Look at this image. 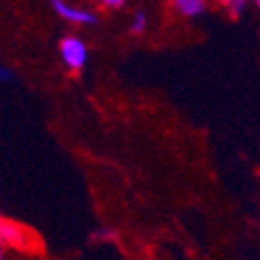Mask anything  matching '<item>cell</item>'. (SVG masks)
<instances>
[{
	"label": "cell",
	"instance_id": "cell-1",
	"mask_svg": "<svg viewBox=\"0 0 260 260\" xmlns=\"http://www.w3.org/2000/svg\"><path fill=\"white\" fill-rule=\"evenodd\" d=\"M58 50H60V58L64 62V67L71 71H81L88 64L90 50H88V44L79 36H62Z\"/></svg>",
	"mask_w": 260,
	"mask_h": 260
},
{
	"label": "cell",
	"instance_id": "cell-2",
	"mask_svg": "<svg viewBox=\"0 0 260 260\" xmlns=\"http://www.w3.org/2000/svg\"><path fill=\"white\" fill-rule=\"evenodd\" d=\"M50 7L60 19L69 21V23H75V25H98L100 23V19L94 11L83 9V7H73L67 0H50Z\"/></svg>",
	"mask_w": 260,
	"mask_h": 260
},
{
	"label": "cell",
	"instance_id": "cell-3",
	"mask_svg": "<svg viewBox=\"0 0 260 260\" xmlns=\"http://www.w3.org/2000/svg\"><path fill=\"white\" fill-rule=\"evenodd\" d=\"M31 244L29 235L23 227L0 216V246L3 248H27Z\"/></svg>",
	"mask_w": 260,
	"mask_h": 260
},
{
	"label": "cell",
	"instance_id": "cell-4",
	"mask_svg": "<svg viewBox=\"0 0 260 260\" xmlns=\"http://www.w3.org/2000/svg\"><path fill=\"white\" fill-rule=\"evenodd\" d=\"M171 5L181 17H187V19H196L204 15L208 7L206 0H171Z\"/></svg>",
	"mask_w": 260,
	"mask_h": 260
},
{
	"label": "cell",
	"instance_id": "cell-5",
	"mask_svg": "<svg viewBox=\"0 0 260 260\" xmlns=\"http://www.w3.org/2000/svg\"><path fill=\"white\" fill-rule=\"evenodd\" d=\"M129 29H132L134 36H142L148 29V15L144 11H136L132 17V27Z\"/></svg>",
	"mask_w": 260,
	"mask_h": 260
},
{
	"label": "cell",
	"instance_id": "cell-6",
	"mask_svg": "<svg viewBox=\"0 0 260 260\" xmlns=\"http://www.w3.org/2000/svg\"><path fill=\"white\" fill-rule=\"evenodd\" d=\"M92 237H94L96 242H115V240H117V231L108 229V227H100V229L94 231Z\"/></svg>",
	"mask_w": 260,
	"mask_h": 260
},
{
	"label": "cell",
	"instance_id": "cell-7",
	"mask_svg": "<svg viewBox=\"0 0 260 260\" xmlns=\"http://www.w3.org/2000/svg\"><path fill=\"white\" fill-rule=\"evenodd\" d=\"M246 3L248 0H229V5H227L229 15L231 17H240L244 13V9H246Z\"/></svg>",
	"mask_w": 260,
	"mask_h": 260
},
{
	"label": "cell",
	"instance_id": "cell-8",
	"mask_svg": "<svg viewBox=\"0 0 260 260\" xmlns=\"http://www.w3.org/2000/svg\"><path fill=\"white\" fill-rule=\"evenodd\" d=\"M127 5V0H102L104 9H123Z\"/></svg>",
	"mask_w": 260,
	"mask_h": 260
},
{
	"label": "cell",
	"instance_id": "cell-9",
	"mask_svg": "<svg viewBox=\"0 0 260 260\" xmlns=\"http://www.w3.org/2000/svg\"><path fill=\"white\" fill-rule=\"evenodd\" d=\"M0 81H3V83H13L15 81V75L11 73V69L0 67Z\"/></svg>",
	"mask_w": 260,
	"mask_h": 260
},
{
	"label": "cell",
	"instance_id": "cell-10",
	"mask_svg": "<svg viewBox=\"0 0 260 260\" xmlns=\"http://www.w3.org/2000/svg\"><path fill=\"white\" fill-rule=\"evenodd\" d=\"M0 260H7V256H5V248L0 246Z\"/></svg>",
	"mask_w": 260,
	"mask_h": 260
},
{
	"label": "cell",
	"instance_id": "cell-11",
	"mask_svg": "<svg viewBox=\"0 0 260 260\" xmlns=\"http://www.w3.org/2000/svg\"><path fill=\"white\" fill-rule=\"evenodd\" d=\"M219 3H221L223 7H227V5H229V0H219Z\"/></svg>",
	"mask_w": 260,
	"mask_h": 260
},
{
	"label": "cell",
	"instance_id": "cell-12",
	"mask_svg": "<svg viewBox=\"0 0 260 260\" xmlns=\"http://www.w3.org/2000/svg\"><path fill=\"white\" fill-rule=\"evenodd\" d=\"M254 3H256V7H258V9H260V0H254Z\"/></svg>",
	"mask_w": 260,
	"mask_h": 260
}]
</instances>
